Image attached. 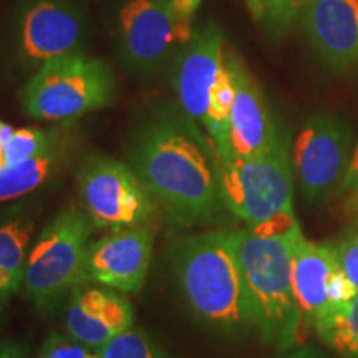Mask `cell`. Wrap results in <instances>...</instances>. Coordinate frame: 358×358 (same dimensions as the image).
Masks as SVG:
<instances>
[{"label":"cell","mask_w":358,"mask_h":358,"mask_svg":"<svg viewBox=\"0 0 358 358\" xmlns=\"http://www.w3.org/2000/svg\"><path fill=\"white\" fill-rule=\"evenodd\" d=\"M338 198H342L347 211L358 217V145L352 153L347 176L343 179L342 187H340Z\"/></svg>","instance_id":"cell-26"},{"label":"cell","mask_w":358,"mask_h":358,"mask_svg":"<svg viewBox=\"0 0 358 358\" xmlns=\"http://www.w3.org/2000/svg\"><path fill=\"white\" fill-rule=\"evenodd\" d=\"M224 62L231 71L236 88L229 118L227 158H250L261 155L280 136L268 111L266 95L261 83L234 50L224 52Z\"/></svg>","instance_id":"cell-13"},{"label":"cell","mask_w":358,"mask_h":358,"mask_svg":"<svg viewBox=\"0 0 358 358\" xmlns=\"http://www.w3.org/2000/svg\"><path fill=\"white\" fill-rule=\"evenodd\" d=\"M301 20L325 65L335 71L358 65V0H308Z\"/></svg>","instance_id":"cell-15"},{"label":"cell","mask_w":358,"mask_h":358,"mask_svg":"<svg viewBox=\"0 0 358 358\" xmlns=\"http://www.w3.org/2000/svg\"><path fill=\"white\" fill-rule=\"evenodd\" d=\"M191 22L171 0H128L120 8L118 38L124 62L138 73H156L191 38Z\"/></svg>","instance_id":"cell-9"},{"label":"cell","mask_w":358,"mask_h":358,"mask_svg":"<svg viewBox=\"0 0 358 358\" xmlns=\"http://www.w3.org/2000/svg\"><path fill=\"white\" fill-rule=\"evenodd\" d=\"M224 66V38L219 27L208 24L192 32L178 50L173 66V87L182 115L204 128L209 100Z\"/></svg>","instance_id":"cell-12"},{"label":"cell","mask_w":358,"mask_h":358,"mask_svg":"<svg viewBox=\"0 0 358 358\" xmlns=\"http://www.w3.org/2000/svg\"><path fill=\"white\" fill-rule=\"evenodd\" d=\"M313 330L340 357L358 358V294L343 306L330 307Z\"/></svg>","instance_id":"cell-19"},{"label":"cell","mask_w":358,"mask_h":358,"mask_svg":"<svg viewBox=\"0 0 358 358\" xmlns=\"http://www.w3.org/2000/svg\"><path fill=\"white\" fill-rule=\"evenodd\" d=\"M77 185L83 211L96 229L113 232L146 226L158 209L127 161L87 156L78 168Z\"/></svg>","instance_id":"cell-7"},{"label":"cell","mask_w":358,"mask_h":358,"mask_svg":"<svg viewBox=\"0 0 358 358\" xmlns=\"http://www.w3.org/2000/svg\"><path fill=\"white\" fill-rule=\"evenodd\" d=\"M93 358H98V355H96V353H95V357H93Z\"/></svg>","instance_id":"cell-33"},{"label":"cell","mask_w":358,"mask_h":358,"mask_svg":"<svg viewBox=\"0 0 358 358\" xmlns=\"http://www.w3.org/2000/svg\"><path fill=\"white\" fill-rule=\"evenodd\" d=\"M116 80L100 58L83 52L47 62L22 90L25 113L42 122H70L111 105Z\"/></svg>","instance_id":"cell-4"},{"label":"cell","mask_w":358,"mask_h":358,"mask_svg":"<svg viewBox=\"0 0 358 358\" xmlns=\"http://www.w3.org/2000/svg\"><path fill=\"white\" fill-rule=\"evenodd\" d=\"M2 306L3 303H0V322H2Z\"/></svg>","instance_id":"cell-32"},{"label":"cell","mask_w":358,"mask_h":358,"mask_svg":"<svg viewBox=\"0 0 358 358\" xmlns=\"http://www.w3.org/2000/svg\"><path fill=\"white\" fill-rule=\"evenodd\" d=\"M171 2L179 17H182L187 22H192V17L196 15L203 0H171Z\"/></svg>","instance_id":"cell-28"},{"label":"cell","mask_w":358,"mask_h":358,"mask_svg":"<svg viewBox=\"0 0 358 358\" xmlns=\"http://www.w3.org/2000/svg\"><path fill=\"white\" fill-rule=\"evenodd\" d=\"M34 229V219L27 214L17 213L0 219V303L24 287Z\"/></svg>","instance_id":"cell-17"},{"label":"cell","mask_w":358,"mask_h":358,"mask_svg":"<svg viewBox=\"0 0 358 358\" xmlns=\"http://www.w3.org/2000/svg\"><path fill=\"white\" fill-rule=\"evenodd\" d=\"M357 294V287L343 274L342 268L338 266L335 267L330 274L329 284H327V297H329L330 306H343V303L350 302Z\"/></svg>","instance_id":"cell-25"},{"label":"cell","mask_w":358,"mask_h":358,"mask_svg":"<svg viewBox=\"0 0 358 358\" xmlns=\"http://www.w3.org/2000/svg\"><path fill=\"white\" fill-rule=\"evenodd\" d=\"M284 358H324L319 352H315L313 348L308 347H299L292 348V350L287 352V355Z\"/></svg>","instance_id":"cell-30"},{"label":"cell","mask_w":358,"mask_h":358,"mask_svg":"<svg viewBox=\"0 0 358 358\" xmlns=\"http://www.w3.org/2000/svg\"><path fill=\"white\" fill-rule=\"evenodd\" d=\"M353 153V131L345 120L330 113L312 115L292 143V168L308 203L322 204L338 196Z\"/></svg>","instance_id":"cell-8"},{"label":"cell","mask_w":358,"mask_h":358,"mask_svg":"<svg viewBox=\"0 0 358 358\" xmlns=\"http://www.w3.org/2000/svg\"><path fill=\"white\" fill-rule=\"evenodd\" d=\"M13 131H15V128L0 122V168L6 166V148L8 145V141H10Z\"/></svg>","instance_id":"cell-29"},{"label":"cell","mask_w":358,"mask_h":358,"mask_svg":"<svg viewBox=\"0 0 358 358\" xmlns=\"http://www.w3.org/2000/svg\"><path fill=\"white\" fill-rule=\"evenodd\" d=\"M301 227L289 234L237 231V254L248 287L254 330L262 342L289 352L301 340L302 315L292 285L294 244Z\"/></svg>","instance_id":"cell-3"},{"label":"cell","mask_w":358,"mask_h":358,"mask_svg":"<svg viewBox=\"0 0 358 358\" xmlns=\"http://www.w3.org/2000/svg\"><path fill=\"white\" fill-rule=\"evenodd\" d=\"M308 0H262V24L274 35H280L301 19Z\"/></svg>","instance_id":"cell-22"},{"label":"cell","mask_w":358,"mask_h":358,"mask_svg":"<svg viewBox=\"0 0 358 358\" xmlns=\"http://www.w3.org/2000/svg\"><path fill=\"white\" fill-rule=\"evenodd\" d=\"M62 134L53 129L20 128L15 129L6 148V166L19 163V161L34 158L45 153L58 141Z\"/></svg>","instance_id":"cell-21"},{"label":"cell","mask_w":358,"mask_h":358,"mask_svg":"<svg viewBox=\"0 0 358 358\" xmlns=\"http://www.w3.org/2000/svg\"><path fill=\"white\" fill-rule=\"evenodd\" d=\"M338 267L358 290V232H350L334 248Z\"/></svg>","instance_id":"cell-24"},{"label":"cell","mask_w":358,"mask_h":358,"mask_svg":"<svg viewBox=\"0 0 358 358\" xmlns=\"http://www.w3.org/2000/svg\"><path fill=\"white\" fill-rule=\"evenodd\" d=\"M85 37L87 20L69 0H30L17 27L22 62L35 70L47 62L82 52Z\"/></svg>","instance_id":"cell-10"},{"label":"cell","mask_w":358,"mask_h":358,"mask_svg":"<svg viewBox=\"0 0 358 358\" xmlns=\"http://www.w3.org/2000/svg\"><path fill=\"white\" fill-rule=\"evenodd\" d=\"M133 320L131 303L118 290L87 282L70 294L66 332L93 352L131 329Z\"/></svg>","instance_id":"cell-14"},{"label":"cell","mask_w":358,"mask_h":358,"mask_svg":"<svg viewBox=\"0 0 358 358\" xmlns=\"http://www.w3.org/2000/svg\"><path fill=\"white\" fill-rule=\"evenodd\" d=\"M153 241V229L146 224L113 231L92 243L85 261V284L138 294L150 271Z\"/></svg>","instance_id":"cell-11"},{"label":"cell","mask_w":358,"mask_h":358,"mask_svg":"<svg viewBox=\"0 0 358 358\" xmlns=\"http://www.w3.org/2000/svg\"><path fill=\"white\" fill-rule=\"evenodd\" d=\"M0 358H30V353L24 343L2 340L0 342Z\"/></svg>","instance_id":"cell-27"},{"label":"cell","mask_w":358,"mask_h":358,"mask_svg":"<svg viewBox=\"0 0 358 358\" xmlns=\"http://www.w3.org/2000/svg\"><path fill=\"white\" fill-rule=\"evenodd\" d=\"M217 168L226 209L248 227L295 214L292 156L285 134L280 133L267 151L250 158L217 156Z\"/></svg>","instance_id":"cell-5"},{"label":"cell","mask_w":358,"mask_h":358,"mask_svg":"<svg viewBox=\"0 0 358 358\" xmlns=\"http://www.w3.org/2000/svg\"><path fill=\"white\" fill-rule=\"evenodd\" d=\"M98 358H168L145 330L129 329L95 350Z\"/></svg>","instance_id":"cell-20"},{"label":"cell","mask_w":358,"mask_h":358,"mask_svg":"<svg viewBox=\"0 0 358 358\" xmlns=\"http://www.w3.org/2000/svg\"><path fill=\"white\" fill-rule=\"evenodd\" d=\"M127 163L176 227L213 222L226 209L216 148L186 116L146 118L128 143Z\"/></svg>","instance_id":"cell-1"},{"label":"cell","mask_w":358,"mask_h":358,"mask_svg":"<svg viewBox=\"0 0 358 358\" xmlns=\"http://www.w3.org/2000/svg\"><path fill=\"white\" fill-rule=\"evenodd\" d=\"M93 224L77 206L62 209L30 248L24 275L25 297L50 308L85 284V261Z\"/></svg>","instance_id":"cell-6"},{"label":"cell","mask_w":358,"mask_h":358,"mask_svg":"<svg viewBox=\"0 0 358 358\" xmlns=\"http://www.w3.org/2000/svg\"><path fill=\"white\" fill-rule=\"evenodd\" d=\"M337 266L332 245L310 243L303 234L297 237L292 261L294 295L302 319L312 329L332 307L327 297V284Z\"/></svg>","instance_id":"cell-16"},{"label":"cell","mask_w":358,"mask_h":358,"mask_svg":"<svg viewBox=\"0 0 358 358\" xmlns=\"http://www.w3.org/2000/svg\"><path fill=\"white\" fill-rule=\"evenodd\" d=\"M69 140L60 136L45 153L0 168V203L24 198L50 181L69 159Z\"/></svg>","instance_id":"cell-18"},{"label":"cell","mask_w":358,"mask_h":358,"mask_svg":"<svg viewBox=\"0 0 358 358\" xmlns=\"http://www.w3.org/2000/svg\"><path fill=\"white\" fill-rule=\"evenodd\" d=\"M250 15L257 22H262V0H245Z\"/></svg>","instance_id":"cell-31"},{"label":"cell","mask_w":358,"mask_h":358,"mask_svg":"<svg viewBox=\"0 0 358 358\" xmlns=\"http://www.w3.org/2000/svg\"><path fill=\"white\" fill-rule=\"evenodd\" d=\"M95 352L71 338L69 334H52L43 340L37 358H93Z\"/></svg>","instance_id":"cell-23"},{"label":"cell","mask_w":358,"mask_h":358,"mask_svg":"<svg viewBox=\"0 0 358 358\" xmlns=\"http://www.w3.org/2000/svg\"><path fill=\"white\" fill-rule=\"evenodd\" d=\"M171 271L182 302L201 324L227 335L254 330L237 231L181 237L171 249Z\"/></svg>","instance_id":"cell-2"}]
</instances>
